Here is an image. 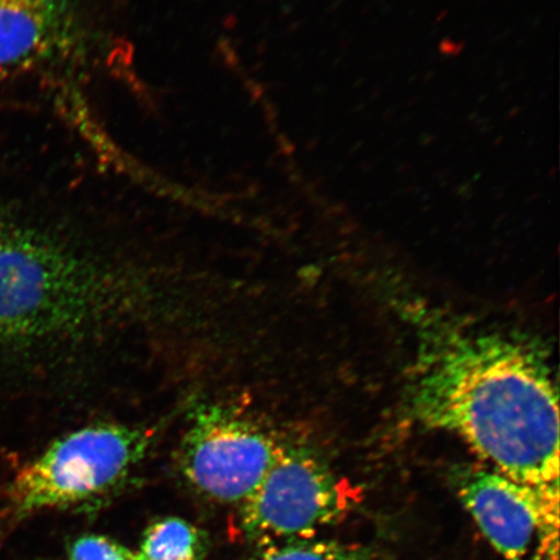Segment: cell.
<instances>
[{
	"label": "cell",
	"mask_w": 560,
	"mask_h": 560,
	"mask_svg": "<svg viewBox=\"0 0 560 560\" xmlns=\"http://www.w3.org/2000/svg\"><path fill=\"white\" fill-rule=\"evenodd\" d=\"M353 505V494L317 453L283 441L276 464L240 508V528L260 549L310 540Z\"/></svg>",
	"instance_id": "cell-5"
},
{
	"label": "cell",
	"mask_w": 560,
	"mask_h": 560,
	"mask_svg": "<svg viewBox=\"0 0 560 560\" xmlns=\"http://www.w3.org/2000/svg\"><path fill=\"white\" fill-rule=\"evenodd\" d=\"M283 441L237 406H194L177 447V470L207 500L242 506L276 464Z\"/></svg>",
	"instance_id": "cell-4"
},
{
	"label": "cell",
	"mask_w": 560,
	"mask_h": 560,
	"mask_svg": "<svg viewBox=\"0 0 560 560\" xmlns=\"http://www.w3.org/2000/svg\"><path fill=\"white\" fill-rule=\"evenodd\" d=\"M458 500L505 560H558L559 493L542 492L487 466L458 468Z\"/></svg>",
	"instance_id": "cell-6"
},
{
	"label": "cell",
	"mask_w": 560,
	"mask_h": 560,
	"mask_svg": "<svg viewBox=\"0 0 560 560\" xmlns=\"http://www.w3.org/2000/svg\"><path fill=\"white\" fill-rule=\"evenodd\" d=\"M208 538L201 529L180 517H164L145 529L137 560H202Z\"/></svg>",
	"instance_id": "cell-8"
},
{
	"label": "cell",
	"mask_w": 560,
	"mask_h": 560,
	"mask_svg": "<svg viewBox=\"0 0 560 560\" xmlns=\"http://www.w3.org/2000/svg\"><path fill=\"white\" fill-rule=\"evenodd\" d=\"M415 415L453 433L486 466L559 493L558 390L542 352L497 332H444L419 353Z\"/></svg>",
	"instance_id": "cell-2"
},
{
	"label": "cell",
	"mask_w": 560,
	"mask_h": 560,
	"mask_svg": "<svg viewBox=\"0 0 560 560\" xmlns=\"http://www.w3.org/2000/svg\"><path fill=\"white\" fill-rule=\"evenodd\" d=\"M254 560H387L371 546L310 538L260 549Z\"/></svg>",
	"instance_id": "cell-9"
},
{
	"label": "cell",
	"mask_w": 560,
	"mask_h": 560,
	"mask_svg": "<svg viewBox=\"0 0 560 560\" xmlns=\"http://www.w3.org/2000/svg\"><path fill=\"white\" fill-rule=\"evenodd\" d=\"M70 560H137L135 552L101 535L80 537L69 550Z\"/></svg>",
	"instance_id": "cell-10"
},
{
	"label": "cell",
	"mask_w": 560,
	"mask_h": 560,
	"mask_svg": "<svg viewBox=\"0 0 560 560\" xmlns=\"http://www.w3.org/2000/svg\"><path fill=\"white\" fill-rule=\"evenodd\" d=\"M85 34L77 0H0V79L75 52Z\"/></svg>",
	"instance_id": "cell-7"
},
{
	"label": "cell",
	"mask_w": 560,
	"mask_h": 560,
	"mask_svg": "<svg viewBox=\"0 0 560 560\" xmlns=\"http://www.w3.org/2000/svg\"><path fill=\"white\" fill-rule=\"evenodd\" d=\"M159 427L103 420L56 439L21 467L10 487L15 517L68 509L100 499L120 486L150 452Z\"/></svg>",
	"instance_id": "cell-3"
},
{
	"label": "cell",
	"mask_w": 560,
	"mask_h": 560,
	"mask_svg": "<svg viewBox=\"0 0 560 560\" xmlns=\"http://www.w3.org/2000/svg\"><path fill=\"white\" fill-rule=\"evenodd\" d=\"M163 299L151 260L0 223V350L52 355L85 382L114 354L142 345Z\"/></svg>",
	"instance_id": "cell-1"
}]
</instances>
